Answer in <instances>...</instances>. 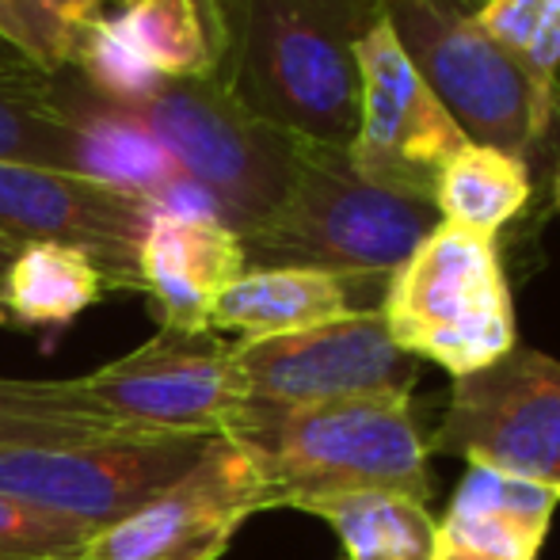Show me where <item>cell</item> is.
<instances>
[{"instance_id": "obj_1", "label": "cell", "mask_w": 560, "mask_h": 560, "mask_svg": "<svg viewBox=\"0 0 560 560\" xmlns=\"http://www.w3.org/2000/svg\"><path fill=\"white\" fill-rule=\"evenodd\" d=\"M222 439L252 457L267 508L313 511L362 492L431 500V450L408 400L343 405H248Z\"/></svg>"}, {"instance_id": "obj_2", "label": "cell", "mask_w": 560, "mask_h": 560, "mask_svg": "<svg viewBox=\"0 0 560 560\" xmlns=\"http://www.w3.org/2000/svg\"><path fill=\"white\" fill-rule=\"evenodd\" d=\"M377 0H244L229 81L252 115L347 149L359 126V38Z\"/></svg>"}, {"instance_id": "obj_3", "label": "cell", "mask_w": 560, "mask_h": 560, "mask_svg": "<svg viewBox=\"0 0 560 560\" xmlns=\"http://www.w3.org/2000/svg\"><path fill=\"white\" fill-rule=\"evenodd\" d=\"M439 218L435 202L359 176L347 149L298 145L294 179L271 218L244 236L248 267H313L354 287L385 290Z\"/></svg>"}, {"instance_id": "obj_4", "label": "cell", "mask_w": 560, "mask_h": 560, "mask_svg": "<svg viewBox=\"0 0 560 560\" xmlns=\"http://www.w3.org/2000/svg\"><path fill=\"white\" fill-rule=\"evenodd\" d=\"M382 313L393 343L462 377L518 343L495 236L439 222L389 275Z\"/></svg>"}, {"instance_id": "obj_5", "label": "cell", "mask_w": 560, "mask_h": 560, "mask_svg": "<svg viewBox=\"0 0 560 560\" xmlns=\"http://www.w3.org/2000/svg\"><path fill=\"white\" fill-rule=\"evenodd\" d=\"M130 115L168 149L179 172L210 195L222 225L241 241L287 199L302 138L252 115L229 73L164 81L161 92Z\"/></svg>"}, {"instance_id": "obj_6", "label": "cell", "mask_w": 560, "mask_h": 560, "mask_svg": "<svg viewBox=\"0 0 560 560\" xmlns=\"http://www.w3.org/2000/svg\"><path fill=\"white\" fill-rule=\"evenodd\" d=\"M405 58L472 145L526 156L546 133L553 100L477 15L446 0H377Z\"/></svg>"}, {"instance_id": "obj_7", "label": "cell", "mask_w": 560, "mask_h": 560, "mask_svg": "<svg viewBox=\"0 0 560 560\" xmlns=\"http://www.w3.org/2000/svg\"><path fill=\"white\" fill-rule=\"evenodd\" d=\"M233 366L256 405L310 408L343 400H412L420 359L393 343L377 310L275 339H236Z\"/></svg>"}, {"instance_id": "obj_8", "label": "cell", "mask_w": 560, "mask_h": 560, "mask_svg": "<svg viewBox=\"0 0 560 560\" xmlns=\"http://www.w3.org/2000/svg\"><path fill=\"white\" fill-rule=\"evenodd\" d=\"M259 511L271 508L252 457L229 439H210L176 480L92 530L66 560H222Z\"/></svg>"}, {"instance_id": "obj_9", "label": "cell", "mask_w": 560, "mask_h": 560, "mask_svg": "<svg viewBox=\"0 0 560 560\" xmlns=\"http://www.w3.org/2000/svg\"><path fill=\"white\" fill-rule=\"evenodd\" d=\"M428 450L553 485L560 457V359L515 343L492 366L454 377L446 416Z\"/></svg>"}, {"instance_id": "obj_10", "label": "cell", "mask_w": 560, "mask_h": 560, "mask_svg": "<svg viewBox=\"0 0 560 560\" xmlns=\"http://www.w3.org/2000/svg\"><path fill=\"white\" fill-rule=\"evenodd\" d=\"M84 393L141 435L222 439L248 393L233 366V343L156 332L138 351L77 377Z\"/></svg>"}, {"instance_id": "obj_11", "label": "cell", "mask_w": 560, "mask_h": 560, "mask_svg": "<svg viewBox=\"0 0 560 560\" xmlns=\"http://www.w3.org/2000/svg\"><path fill=\"white\" fill-rule=\"evenodd\" d=\"M207 443L141 435L73 446H0V495L100 530L176 480Z\"/></svg>"}, {"instance_id": "obj_12", "label": "cell", "mask_w": 560, "mask_h": 560, "mask_svg": "<svg viewBox=\"0 0 560 560\" xmlns=\"http://www.w3.org/2000/svg\"><path fill=\"white\" fill-rule=\"evenodd\" d=\"M462 145L465 133L377 15L359 38V126L347 145L351 168L389 191L431 202L439 172Z\"/></svg>"}, {"instance_id": "obj_13", "label": "cell", "mask_w": 560, "mask_h": 560, "mask_svg": "<svg viewBox=\"0 0 560 560\" xmlns=\"http://www.w3.org/2000/svg\"><path fill=\"white\" fill-rule=\"evenodd\" d=\"M156 207L84 172L0 161V233L20 244H69L112 290H138V248Z\"/></svg>"}, {"instance_id": "obj_14", "label": "cell", "mask_w": 560, "mask_h": 560, "mask_svg": "<svg viewBox=\"0 0 560 560\" xmlns=\"http://www.w3.org/2000/svg\"><path fill=\"white\" fill-rule=\"evenodd\" d=\"M248 271L244 241L210 218L156 210L138 248L141 294L153 305L161 332L210 336L218 298Z\"/></svg>"}, {"instance_id": "obj_15", "label": "cell", "mask_w": 560, "mask_h": 560, "mask_svg": "<svg viewBox=\"0 0 560 560\" xmlns=\"http://www.w3.org/2000/svg\"><path fill=\"white\" fill-rule=\"evenodd\" d=\"M560 488L469 465L446 515L435 523L431 560H538Z\"/></svg>"}, {"instance_id": "obj_16", "label": "cell", "mask_w": 560, "mask_h": 560, "mask_svg": "<svg viewBox=\"0 0 560 560\" xmlns=\"http://www.w3.org/2000/svg\"><path fill=\"white\" fill-rule=\"evenodd\" d=\"M359 313L354 282L313 267H248L218 298L210 332H233L241 339L294 336Z\"/></svg>"}, {"instance_id": "obj_17", "label": "cell", "mask_w": 560, "mask_h": 560, "mask_svg": "<svg viewBox=\"0 0 560 560\" xmlns=\"http://www.w3.org/2000/svg\"><path fill=\"white\" fill-rule=\"evenodd\" d=\"M61 104L77 130V168L122 191L156 202L176 179H184L168 149L130 112L100 100L89 84H73L61 73Z\"/></svg>"}, {"instance_id": "obj_18", "label": "cell", "mask_w": 560, "mask_h": 560, "mask_svg": "<svg viewBox=\"0 0 560 560\" xmlns=\"http://www.w3.org/2000/svg\"><path fill=\"white\" fill-rule=\"evenodd\" d=\"M112 294L104 271L69 244H23L0 287L4 328L43 332L54 339L66 332L84 310Z\"/></svg>"}, {"instance_id": "obj_19", "label": "cell", "mask_w": 560, "mask_h": 560, "mask_svg": "<svg viewBox=\"0 0 560 560\" xmlns=\"http://www.w3.org/2000/svg\"><path fill=\"white\" fill-rule=\"evenodd\" d=\"M118 12L164 81L229 73L233 27L222 0H126Z\"/></svg>"}, {"instance_id": "obj_20", "label": "cell", "mask_w": 560, "mask_h": 560, "mask_svg": "<svg viewBox=\"0 0 560 560\" xmlns=\"http://www.w3.org/2000/svg\"><path fill=\"white\" fill-rule=\"evenodd\" d=\"M77 130L61 104V73H43L31 61L0 50V161L77 168Z\"/></svg>"}, {"instance_id": "obj_21", "label": "cell", "mask_w": 560, "mask_h": 560, "mask_svg": "<svg viewBox=\"0 0 560 560\" xmlns=\"http://www.w3.org/2000/svg\"><path fill=\"white\" fill-rule=\"evenodd\" d=\"M112 439H141V431L107 416L77 377H0V446H73Z\"/></svg>"}, {"instance_id": "obj_22", "label": "cell", "mask_w": 560, "mask_h": 560, "mask_svg": "<svg viewBox=\"0 0 560 560\" xmlns=\"http://www.w3.org/2000/svg\"><path fill=\"white\" fill-rule=\"evenodd\" d=\"M530 199V172L515 153L465 141L435 184V210L450 225L495 236Z\"/></svg>"}, {"instance_id": "obj_23", "label": "cell", "mask_w": 560, "mask_h": 560, "mask_svg": "<svg viewBox=\"0 0 560 560\" xmlns=\"http://www.w3.org/2000/svg\"><path fill=\"white\" fill-rule=\"evenodd\" d=\"M310 515L325 518L336 530V560H431L435 553V518L408 495H343L317 503Z\"/></svg>"}, {"instance_id": "obj_24", "label": "cell", "mask_w": 560, "mask_h": 560, "mask_svg": "<svg viewBox=\"0 0 560 560\" xmlns=\"http://www.w3.org/2000/svg\"><path fill=\"white\" fill-rule=\"evenodd\" d=\"M118 0H0V46L43 73L73 69L77 43Z\"/></svg>"}, {"instance_id": "obj_25", "label": "cell", "mask_w": 560, "mask_h": 560, "mask_svg": "<svg viewBox=\"0 0 560 560\" xmlns=\"http://www.w3.org/2000/svg\"><path fill=\"white\" fill-rule=\"evenodd\" d=\"M73 69L100 100L122 107V112L141 107L149 96H156L164 84V77L149 66L141 46L133 43L130 27H126L118 8L96 15V20L84 27L81 43H77Z\"/></svg>"}, {"instance_id": "obj_26", "label": "cell", "mask_w": 560, "mask_h": 560, "mask_svg": "<svg viewBox=\"0 0 560 560\" xmlns=\"http://www.w3.org/2000/svg\"><path fill=\"white\" fill-rule=\"evenodd\" d=\"M472 15L553 100L560 69V0H485Z\"/></svg>"}, {"instance_id": "obj_27", "label": "cell", "mask_w": 560, "mask_h": 560, "mask_svg": "<svg viewBox=\"0 0 560 560\" xmlns=\"http://www.w3.org/2000/svg\"><path fill=\"white\" fill-rule=\"evenodd\" d=\"M89 526L0 495V560H66L84 546Z\"/></svg>"}, {"instance_id": "obj_28", "label": "cell", "mask_w": 560, "mask_h": 560, "mask_svg": "<svg viewBox=\"0 0 560 560\" xmlns=\"http://www.w3.org/2000/svg\"><path fill=\"white\" fill-rule=\"evenodd\" d=\"M20 248H23L20 241L0 233V287H4V275H8V267H12V259L20 256ZM0 328H4V313H0Z\"/></svg>"}, {"instance_id": "obj_29", "label": "cell", "mask_w": 560, "mask_h": 560, "mask_svg": "<svg viewBox=\"0 0 560 560\" xmlns=\"http://www.w3.org/2000/svg\"><path fill=\"white\" fill-rule=\"evenodd\" d=\"M222 8L229 15V27L236 31V20H241V12H244V0H222Z\"/></svg>"}, {"instance_id": "obj_30", "label": "cell", "mask_w": 560, "mask_h": 560, "mask_svg": "<svg viewBox=\"0 0 560 560\" xmlns=\"http://www.w3.org/2000/svg\"><path fill=\"white\" fill-rule=\"evenodd\" d=\"M446 4H457V8H465V12H477L485 0H446Z\"/></svg>"}, {"instance_id": "obj_31", "label": "cell", "mask_w": 560, "mask_h": 560, "mask_svg": "<svg viewBox=\"0 0 560 560\" xmlns=\"http://www.w3.org/2000/svg\"><path fill=\"white\" fill-rule=\"evenodd\" d=\"M553 485L560 488V457H557V477H553Z\"/></svg>"}, {"instance_id": "obj_32", "label": "cell", "mask_w": 560, "mask_h": 560, "mask_svg": "<svg viewBox=\"0 0 560 560\" xmlns=\"http://www.w3.org/2000/svg\"><path fill=\"white\" fill-rule=\"evenodd\" d=\"M557 202H560V176H557Z\"/></svg>"}, {"instance_id": "obj_33", "label": "cell", "mask_w": 560, "mask_h": 560, "mask_svg": "<svg viewBox=\"0 0 560 560\" xmlns=\"http://www.w3.org/2000/svg\"><path fill=\"white\" fill-rule=\"evenodd\" d=\"M118 4H126V0H118Z\"/></svg>"}, {"instance_id": "obj_34", "label": "cell", "mask_w": 560, "mask_h": 560, "mask_svg": "<svg viewBox=\"0 0 560 560\" xmlns=\"http://www.w3.org/2000/svg\"><path fill=\"white\" fill-rule=\"evenodd\" d=\"M0 50H4V46H0Z\"/></svg>"}]
</instances>
